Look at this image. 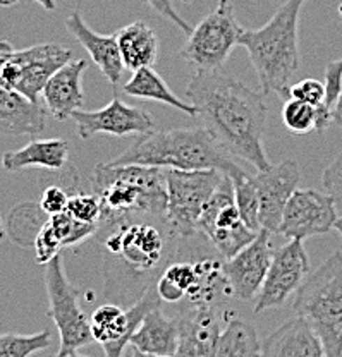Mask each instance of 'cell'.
Returning a JSON list of instances; mask_svg holds the SVG:
<instances>
[{"label": "cell", "mask_w": 342, "mask_h": 357, "mask_svg": "<svg viewBox=\"0 0 342 357\" xmlns=\"http://www.w3.org/2000/svg\"><path fill=\"white\" fill-rule=\"evenodd\" d=\"M124 93L129 96L141 100H151V102L165 103V105L174 107L176 110L183 112V114L189 115V117H196V109L193 103L183 102L169 84L160 77V74L154 67H141V69L135 70L131 79L124 84Z\"/></svg>", "instance_id": "cell-26"}, {"label": "cell", "mask_w": 342, "mask_h": 357, "mask_svg": "<svg viewBox=\"0 0 342 357\" xmlns=\"http://www.w3.org/2000/svg\"><path fill=\"white\" fill-rule=\"evenodd\" d=\"M157 306H162V299L151 287L128 310L114 303L96 307L90 318L93 340L102 345L105 357H122L144 314Z\"/></svg>", "instance_id": "cell-13"}, {"label": "cell", "mask_w": 342, "mask_h": 357, "mask_svg": "<svg viewBox=\"0 0 342 357\" xmlns=\"http://www.w3.org/2000/svg\"><path fill=\"white\" fill-rule=\"evenodd\" d=\"M310 275V258L303 241L291 239L288 244L274 249L272 261L265 275L262 289L255 299L253 312L275 310L288 303Z\"/></svg>", "instance_id": "cell-12"}, {"label": "cell", "mask_w": 342, "mask_h": 357, "mask_svg": "<svg viewBox=\"0 0 342 357\" xmlns=\"http://www.w3.org/2000/svg\"><path fill=\"white\" fill-rule=\"evenodd\" d=\"M322 184L325 192L332 196L337 211L342 213V153L337 155V158L323 170Z\"/></svg>", "instance_id": "cell-36"}, {"label": "cell", "mask_w": 342, "mask_h": 357, "mask_svg": "<svg viewBox=\"0 0 342 357\" xmlns=\"http://www.w3.org/2000/svg\"><path fill=\"white\" fill-rule=\"evenodd\" d=\"M198 232L207 237L211 248L224 259L232 258L246 248L258 232H253L244 225L236 199H234V181L225 176L203 210L198 223Z\"/></svg>", "instance_id": "cell-11"}, {"label": "cell", "mask_w": 342, "mask_h": 357, "mask_svg": "<svg viewBox=\"0 0 342 357\" xmlns=\"http://www.w3.org/2000/svg\"><path fill=\"white\" fill-rule=\"evenodd\" d=\"M317 107L296 98H288L282 107V122L289 132L304 136L317 131Z\"/></svg>", "instance_id": "cell-33"}, {"label": "cell", "mask_w": 342, "mask_h": 357, "mask_svg": "<svg viewBox=\"0 0 342 357\" xmlns=\"http://www.w3.org/2000/svg\"><path fill=\"white\" fill-rule=\"evenodd\" d=\"M144 2H147L148 6L155 10V13L160 14L163 20L170 21L172 24H176L177 28L184 33V35H189V33L193 31V28L189 26V22L186 21L184 17L177 13L176 7L172 6V0H144Z\"/></svg>", "instance_id": "cell-38"}, {"label": "cell", "mask_w": 342, "mask_h": 357, "mask_svg": "<svg viewBox=\"0 0 342 357\" xmlns=\"http://www.w3.org/2000/svg\"><path fill=\"white\" fill-rule=\"evenodd\" d=\"M179 342V323L176 318L163 314L162 306L144 314L143 321L133 333L129 345L148 356H176Z\"/></svg>", "instance_id": "cell-23"}, {"label": "cell", "mask_w": 342, "mask_h": 357, "mask_svg": "<svg viewBox=\"0 0 342 357\" xmlns=\"http://www.w3.org/2000/svg\"><path fill=\"white\" fill-rule=\"evenodd\" d=\"M47 227L54 234V237L61 244L62 249L73 248V245L84 243V241L90 239V237L98 232V225L77 222L76 218L70 217L68 211L54 215V217H48Z\"/></svg>", "instance_id": "cell-28"}, {"label": "cell", "mask_w": 342, "mask_h": 357, "mask_svg": "<svg viewBox=\"0 0 342 357\" xmlns=\"http://www.w3.org/2000/svg\"><path fill=\"white\" fill-rule=\"evenodd\" d=\"M87 67V61L83 59L74 61L73 59L48 79L42 91V98L48 114L55 121H68L73 117L74 112L83 107V74Z\"/></svg>", "instance_id": "cell-19"}, {"label": "cell", "mask_w": 342, "mask_h": 357, "mask_svg": "<svg viewBox=\"0 0 342 357\" xmlns=\"http://www.w3.org/2000/svg\"><path fill=\"white\" fill-rule=\"evenodd\" d=\"M289 98L301 100V102H306L318 109V107L323 103V100H325V84H323L322 81L313 79V77L301 79L299 83L292 84L291 86Z\"/></svg>", "instance_id": "cell-35"}, {"label": "cell", "mask_w": 342, "mask_h": 357, "mask_svg": "<svg viewBox=\"0 0 342 357\" xmlns=\"http://www.w3.org/2000/svg\"><path fill=\"white\" fill-rule=\"evenodd\" d=\"M69 143L61 137L33 139L20 150L6 151L2 156V165L9 172L26 169L62 170L69 163Z\"/></svg>", "instance_id": "cell-24"}, {"label": "cell", "mask_w": 342, "mask_h": 357, "mask_svg": "<svg viewBox=\"0 0 342 357\" xmlns=\"http://www.w3.org/2000/svg\"><path fill=\"white\" fill-rule=\"evenodd\" d=\"M68 203L69 195L62 185H48L42 192L38 204L47 217H54V215L64 213L68 210Z\"/></svg>", "instance_id": "cell-37"}, {"label": "cell", "mask_w": 342, "mask_h": 357, "mask_svg": "<svg viewBox=\"0 0 342 357\" xmlns=\"http://www.w3.org/2000/svg\"><path fill=\"white\" fill-rule=\"evenodd\" d=\"M224 316L218 314V306L184 303L181 307L179 342L176 357H215L221 338Z\"/></svg>", "instance_id": "cell-18"}, {"label": "cell", "mask_w": 342, "mask_h": 357, "mask_svg": "<svg viewBox=\"0 0 342 357\" xmlns=\"http://www.w3.org/2000/svg\"><path fill=\"white\" fill-rule=\"evenodd\" d=\"M69 61H73V52L59 43H40L16 50L0 74V84L38 102L48 79Z\"/></svg>", "instance_id": "cell-10"}, {"label": "cell", "mask_w": 342, "mask_h": 357, "mask_svg": "<svg viewBox=\"0 0 342 357\" xmlns=\"http://www.w3.org/2000/svg\"><path fill=\"white\" fill-rule=\"evenodd\" d=\"M295 314L318 335L327 357H342V252H334L296 292Z\"/></svg>", "instance_id": "cell-6"}, {"label": "cell", "mask_w": 342, "mask_h": 357, "mask_svg": "<svg viewBox=\"0 0 342 357\" xmlns=\"http://www.w3.org/2000/svg\"><path fill=\"white\" fill-rule=\"evenodd\" d=\"M45 282L48 296V316L59 330V356L77 352L81 347L93 342L91 323L87 312L81 310L83 290L74 287L64 270L62 255L55 256L45 265Z\"/></svg>", "instance_id": "cell-7"}, {"label": "cell", "mask_w": 342, "mask_h": 357, "mask_svg": "<svg viewBox=\"0 0 342 357\" xmlns=\"http://www.w3.org/2000/svg\"><path fill=\"white\" fill-rule=\"evenodd\" d=\"M80 2H83V0H80Z\"/></svg>", "instance_id": "cell-48"}, {"label": "cell", "mask_w": 342, "mask_h": 357, "mask_svg": "<svg viewBox=\"0 0 342 357\" xmlns=\"http://www.w3.org/2000/svg\"><path fill=\"white\" fill-rule=\"evenodd\" d=\"M17 2H21V0H0V7H13ZM35 2H38L45 10H55V7H57L55 0H35Z\"/></svg>", "instance_id": "cell-40"}, {"label": "cell", "mask_w": 342, "mask_h": 357, "mask_svg": "<svg viewBox=\"0 0 342 357\" xmlns=\"http://www.w3.org/2000/svg\"><path fill=\"white\" fill-rule=\"evenodd\" d=\"M183 2H191V0H183Z\"/></svg>", "instance_id": "cell-47"}, {"label": "cell", "mask_w": 342, "mask_h": 357, "mask_svg": "<svg viewBox=\"0 0 342 357\" xmlns=\"http://www.w3.org/2000/svg\"><path fill=\"white\" fill-rule=\"evenodd\" d=\"M48 110L40 102H31L20 91L0 84V134L36 136L47 129Z\"/></svg>", "instance_id": "cell-22"}, {"label": "cell", "mask_w": 342, "mask_h": 357, "mask_svg": "<svg viewBox=\"0 0 342 357\" xmlns=\"http://www.w3.org/2000/svg\"><path fill=\"white\" fill-rule=\"evenodd\" d=\"M215 357H262V342L256 330L236 312L228 311Z\"/></svg>", "instance_id": "cell-27"}, {"label": "cell", "mask_w": 342, "mask_h": 357, "mask_svg": "<svg viewBox=\"0 0 342 357\" xmlns=\"http://www.w3.org/2000/svg\"><path fill=\"white\" fill-rule=\"evenodd\" d=\"M337 208L329 192L296 189L285 204L277 232L291 239H310L329 234L336 227Z\"/></svg>", "instance_id": "cell-14"}, {"label": "cell", "mask_w": 342, "mask_h": 357, "mask_svg": "<svg viewBox=\"0 0 342 357\" xmlns=\"http://www.w3.org/2000/svg\"><path fill=\"white\" fill-rule=\"evenodd\" d=\"M272 232L262 229L246 248L241 249L236 256L224 259V273L229 282L230 294L237 301L256 299L262 289L265 275L272 261Z\"/></svg>", "instance_id": "cell-16"}, {"label": "cell", "mask_w": 342, "mask_h": 357, "mask_svg": "<svg viewBox=\"0 0 342 357\" xmlns=\"http://www.w3.org/2000/svg\"><path fill=\"white\" fill-rule=\"evenodd\" d=\"M262 357H327L310 323L295 314L262 344Z\"/></svg>", "instance_id": "cell-21"}, {"label": "cell", "mask_w": 342, "mask_h": 357, "mask_svg": "<svg viewBox=\"0 0 342 357\" xmlns=\"http://www.w3.org/2000/svg\"><path fill=\"white\" fill-rule=\"evenodd\" d=\"M304 2L285 0L267 24L244 29L241 35L239 45L246 48L265 96L277 93L289 98L292 76L299 67L297 31Z\"/></svg>", "instance_id": "cell-4"}, {"label": "cell", "mask_w": 342, "mask_h": 357, "mask_svg": "<svg viewBox=\"0 0 342 357\" xmlns=\"http://www.w3.org/2000/svg\"><path fill=\"white\" fill-rule=\"evenodd\" d=\"M14 52H16V48L7 42V40H0V74H2L3 67L7 66V62L10 61Z\"/></svg>", "instance_id": "cell-39"}, {"label": "cell", "mask_w": 342, "mask_h": 357, "mask_svg": "<svg viewBox=\"0 0 342 357\" xmlns=\"http://www.w3.org/2000/svg\"><path fill=\"white\" fill-rule=\"evenodd\" d=\"M232 181L234 199H236L237 211H239L244 225L253 230V232H260L262 230V223H260V203L251 177L246 174V176L232 178Z\"/></svg>", "instance_id": "cell-31"}, {"label": "cell", "mask_w": 342, "mask_h": 357, "mask_svg": "<svg viewBox=\"0 0 342 357\" xmlns=\"http://www.w3.org/2000/svg\"><path fill=\"white\" fill-rule=\"evenodd\" d=\"M66 211L77 222L93 223V225H98L100 218H102V204H100V199L96 198L95 192L74 191L69 196Z\"/></svg>", "instance_id": "cell-34"}, {"label": "cell", "mask_w": 342, "mask_h": 357, "mask_svg": "<svg viewBox=\"0 0 342 357\" xmlns=\"http://www.w3.org/2000/svg\"><path fill=\"white\" fill-rule=\"evenodd\" d=\"M47 357H88V356H83V354H77V352H70V354H66V356H47Z\"/></svg>", "instance_id": "cell-44"}, {"label": "cell", "mask_w": 342, "mask_h": 357, "mask_svg": "<svg viewBox=\"0 0 342 357\" xmlns=\"http://www.w3.org/2000/svg\"><path fill=\"white\" fill-rule=\"evenodd\" d=\"M334 229H336L337 232H339V236L342 237V217L337 218V222H336V227H334Z\"/></svg>", "instance_id": "cell-43"}, {"label": "cell", "mask_w": 342, "mask_h": 357, "mask_svg": "<svg viewBox=\"0 0 342 357\" xmlns=\"http://www.w3.org/2000/svg\"><path fill=\"white\" fill-rule=\"evenodd\" d=\"M299 178V165L296 160H284L251 177L258 195L262 229L272 234L277 232L285 204L297 189Z\"/></svg>", "instance_id": "cell-17"}, {"label": "cell", "mask_w": 342, "mask_h": 357, "mask_svg": "<svg viewBox=\"0 0 342 357\" xmlns=\"http://www.w3.org/2000/svg\"><path fill=\"white\" fill-rule=\"evenodd\" d=\"M76 124L81 139L95 134H110V136H141L154 131V119L148 112L140 107L128 105L117 95L110 100L109 105L98 110H76L70 117Z\"/></svg>", "instance_id": "cell-15"}, {"label": "cell", "mask_w": 342, "mask_h": 357, "mask_svg": "<svg viewBox=\"0 0 342 357\" xmlns=\"http://www.w3.org/2000/svg\"><path fill=\"white\" fill-rule=\"evenodd\" d=\"M165 170L167 210L165 222L179 237H193L211 196L228 174L221 170Z\"/></svg>", "instance_id": "cell-8"}, {"label": "cell", "mask_w": 342, "mask_h": 357, "mask_svg": "<svg viewBox=\"0 0 342 357\" xmlns=\"http://www.w3.org/2000/svg\"><path fill=\"white\" fill-rule=\"evenodd\" d=\"M122 62L129 70L154 67L158 57V38L154 29L143 21H135L117 33Z\"/></svg>", "instance_id": "cell-25"}, {"label": "cell", "mask_w": 342, "mask_h": 357, "mask_svg": "<svg viewBox=\"0 0 342 357\" xmlns=\"http://www.w3.org/2000/svg\"><path fill=\"white\" fill-rule=\"evenodd\" d=\"M332 126L334 128L342 129V93H341L339 98H337L336 105H334V109H332Z\"/></svg>", "instance_id": "cell-41"}, {"label": "cell", "mask_w": 342, "mask_h": 357, "mask_svg": "<svg viewBox=\"0 0 342 357\" xmlns=\"http://www.w3.org/2000/svg\"><path fill=\"white\" fill-rule=\"evenodd\" d=\"M186 95L203 126L230 155L251 163L258 172L272 167L263 148L267 124L263 93L218 70H196Z\"/></svg>", "instance_id": "cell-2"}, {"label": "cell", "mask_w": 342, "mask_h": 357, "mask_svg": "<svg viewBox=\"0 0 342 357\" xmlns=\"http://www.w3.org/2000/svg\"><path fill=\"white\" fill-rule=\"evenodd\" d=\"M131 357H154V356H148V354H143V352L136 351V349H135V347H133V354H131Z\"/></svg>", "instance_id": "cell-45"}, {"label": "cell", "mask_w": 342, "mask_h": 357, "mask_svg": "<svg viewBox=\"0 0 342 357\" xmlns=\"http://www.w3.org/2000/svg\"><path fill=\"white\" fill-rule=\"evenodd\" d=\"M114 165H147L177 170H221L229 177L246 176L232 155L205 126L191 129L150 131L114 158Z\"/></svg>", "instance_id": "cell-3"}, {"label": "cell", "mask_w": 342, "mask_h": 357, "mask_svg": "<svg viewBox=\"0 0 342 357\" xmlns=\"http://www.w3.org/2000/svg\"><path fill=\"white\" fill-rule=\"evenodd\" d=\"M243 31L244 28L237 22L230 0H221L214 13L193 28L179 57L196 70H218L234 47L239 45Z\"/></svg>", "instance_id": "cell-9"}, {"label": "cell", "mask_w": 342, "mask_h": 357, "mask_svg": "<svg viewBox=\"0 0 342 357\" xmlns=\"http://www.w3.org/2000/svg\"><path fill=\"white\" fill-rule=\"evenodd\" d=\"M66 28L77 42L83 45V48L90 54L91 61L102 70L107 81L114 88H117L126 69L121 50H119L117 36L98 35L96 31H93L77 10L69 14V17L66 20Z\"/></svg>", "instance_id": "cell-20"}, {"label": "cell", "mask_w": 342, "mask_h": 357, "mask_svg": "<svg viewBox=\"0 0 342 357\" xmlns=\"http://www.w3.org/2000/svg\"><path fill=\"white\" fill-rule=\"evenodd\" d=\"M52 344V333L42 330L38 333H0V357H31L45 351Z\"/></svg>", "instance_id": "cell-30"}, {"label": "cell", "mask_w": 342, "mask_h": 357, "mask_svg": "<svg viewBox=\"0 0 342 357\" xmlns=\"http://www.w3.org/2000/svg\"><path fill=\"white\" fill-rule=\"evenodd\" d=\"M157 357H176V356H157Z\"/></svg>", "instance_id": "cell-46"}, {"label": "cell", "mask_w": 342, "mask_h": 357, "mask_svg": "<svg viewBox=\"0 0 342 357\" xmlns=\"http://www.w3.org/2000/svg\"><path fill=\"white\" fill-rule=\"evenodd\" d=\"M6 237H7V230H6V227H3L2 218H0V241H3Z\"/></svg>", "instance_id": "cell-42"}, {"label": "cell", "mask_w": 342, "mask_h": 357, "mask_svg": "<svg viewBox=\"0 0 342 357\" xmlns=\"http://www.w3.org/2000/svg\"><path fill=\"white\" fill-rule=\"evenodd\" d=\"M105 232L102 244L103 296L109 303L131 306L148 289L155 287L158 277L179 252L183 237L177 236L165 217L135 215L102 223Z\"/></svg>", "instance_id": "cell-1"}, {"label": "cell", "mask_w": 342, "mask_h": 357, "mask_svg": "<svg viewBox=\"0 0 342 357\" xmlns=\"http://www.w3.org/2000/svg\"><path fill=\"white\" fill-rule=\"evenodd\" d=\"M42 217H47L42 211L40 204H20L14 208L9 215V225H7V236L13 237L14 243L29 244V236L38 234L42 225L47 220H42Z\"/></svg>", "instance_id": "cell-29"}, {"label": "cell", "mask_w": 342, "mask_h": 357, "mask_svg": "<svg viewBox=\"0 0 342 357\" xmlns=\"http://www.w3.org/2000/svg\"><path fill=\"white\" fill-rule=\"evenodd\" d=\"M323 84H325V100L317 109V132H323L332 128V109L342 93V59L332 61L325 67Z\"/></svg>", "instance_id": "cell-32"}, {"label": "cell", "mask_w": 342, "mask_h": 357, "mask_svg": "<svg viewBox=\"0 0 342 357\" xmlns=\"http://www.w3.org/2000/svg\"><path fill=\"white\" fill-rule=\"evenodd\" d=\"M90 184L91 192L102 204L98 225L135 215L165 217L167 181L163 169L136 163H98L93 169Z\"/></svg>", "instance_id": "cell-5"}]
</instances>
